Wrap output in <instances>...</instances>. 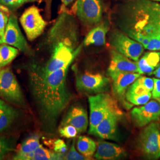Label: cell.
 Listing matches in <instances>:
<instances>
[{
  "label": "cell",
  "mask_w": 160,
  "mask_h": 160,
  "mask_svg": "<svg viewBox=\"0 0 160 160\" xmlns=\"http://www.w3.org/2000/svg\"><path fill=\"white\" fill-rule=\"evenodd\" d=\"M69 65L44 77L29 74L30 86L42 128L52 132L71 98L67 84Z\"/></svg>",
  "instance_id": "6da1fadb"
},
{
  "label": "cell",
  "mask_w": 160,
  "mask_h": 160,
  "mask_svg": "<svg viewBox=\"0 0 160 160\" xmlns=\"http://www.w3.org/2000/svg\"><path fill=\"white\" fill-rule=\"evenodd\" d=\"M113 16L117 24L126 34L140 32L157 37L160 32V4L156 1L125 0L116 7Z\"/></svg>",
  "instance_id": "7a4b0ae2"
},
{
  "label": "cell",
  "mask_w": 160,
  "mask_h": 160,
  "mask_svg": "<svg viewBox=\"0 0 160 160\" xmlns=\"http://www.w3.org/2000/svg\"><path fill=\"white\" fill-rule=\"evenodd\" d=\"M90 106V127L88 133L92 135L96 126L111 112L120 110L114 98L102 92L88 97Z\"/></svg>",
  "instance_id": "3957f363"
},
{
  "label": "cell",
  "mask_w": 160,
  "mask_h": 160,
  "mask_svg": "<svg viewBox=\"0 0 160 160\" xmlns=\"http://www.w3.org/2000/svg\"><path fill=\"white\" fill-rule=\"evenodd\" d=\"M72 9L80 22L87 28H94L103 20L102 0H76Z\"/></svg>",
  "instance_id": "277c9868"
},
{
  "label": "cell",
  "mask_w": 160,
  "mask_h": 160,
  "mask_svg": "<svg viewBox=\"0 0 160 160\" xmlns=\"http://www.w3.org/2000/svg\"><path fill=\"white\" fill-rule=\"evenodd\" d=\"M138 147L149 160L160 158V131L158 125L151 122L145 127L138 138Z\"/></svg>",
  "instance_id": "5b68a950"
},
{
  "label": "cell",
  "mask_w": 160,
  "mask_h": 160,
  "mask_svg": "<svg viewBox=\"0 0 160 160\" xmlns=\"http://www.w3.org/2000/svg\"><path fill=\"white\" fill-rule=\"evenodd\" d=\"M0 96L7 102L23 108L26 100L15 75L9 68L0 71Z\"/></svg>",
  "instance_id": "8992f818"
},
{
  "label": "cell",
  "mask_w": 160,
  "mask_h": 160,
  "mask_svg": "<svg viewBox=\"0 0 160 160\" xmlns=\"http://www.w3.org/2000/svg\"><path fill=\"white\" fill-rule=\"evenodd\" d=\"M110 43L114 50L136 62L138 61L145 49L142 44L117 29L111 32Z\"/></svg>",
  "instance_id": "52a82bcc"
},
{
  "label": "cell",
  "mask_w": 160,
  "mask_h": 160,
  "mask_svg": "<svg viewBox=\"0 0 160 160\" xmlns=\"http://www.w3.org/2000/svg\"><path fill=\"white\" fill-rule=\"evenodd\" d=\"M110 80L100 73L85 72L76 77V88L80 93L97 94L109 90Z\"/></svg>",
  "instance_id": "ba28073f"
},
{
  "label": "cell",
  "mask_w": 160,
  "mask_h": 160,
  "mask_svg": "<svg viewBox=\"0 0 160 160\" xmlns=\"http://www.w3.org/2000/svg\"><path fill=\"white\" fill-rule=\"evenodd\" d=\"M20 22L30 41H33L42 34L47 23L40 14L39 8L31 6L27 8L20 18Z\"/></svg>",
  "instance_id": "9c48e42d"
},
{
  "label": "cell",
  "mask_w": 160,
  "mask_h": 160,
  "mask_svg": "<svg viewBox=\"0 0 160 160\" xmlns=\"http://www.w3.org/2000/svg\"><path fill=\"white\" fill-rule=\"evenodd\" d=\"M108 74L112 80V88L114 97L126 108L132 106L126 101L125 94L129 87L138 79L141 74L137 72H127L108 71Z\"/></svg>",
  "instance_id": "30bf717a"
},
{
  "label": "cell",
  "mask_w": 160,
  "mask_h": 160,
  "mask_svg": "<svg viewBox=\"0 0 160 160\" xmlns=\"http://www.w3.org/2000/svg\"><path fill=\"white\" fill-rule=\"evenodd\" d=\"M133 125L138 128L147 126L149 123L159 120L160 103L158 100H151L142 106L135 108L131 112Z\"/></svg>",
  "instance_id": "8fae6325"
},
{
  "label": "cell",
  "mask_w": 160,
  "mask_h": 160,
  "mask_svg": "<svg viewBox=\"0 0 160 160\" xmlns=\"http://www.w3.org/2000/svg\"><path fill=\"white\" fill-rule=\"evenodd\" d=\"M2 43L14 46L25 53L28 54L30 52L29 45L18 26L17 17L14 14H11L8 18Z\"/></svg>",
  "instance_id": "7c38bea8"
},
{
  "label": "cell",
  "mask_w": 160,
  "mask_h": 160,
  "mask_svg": "<svg viewBox=\"0 0 160 160\" xmlns=\"http://www.w3.org/2000/svg\"><path fill=\"white\" fill-rule=\"evenodd\" d=\"M122 115L121 110L110 113L98 123L92 135L102 139L117 140L118 125Z\"/></svg>",
  "instance_id": "4fadbf2b"
},
{
  "label": "cell",
  "mask_w": 160,
  "mask_h": 160,
  "mask_svg": "<svg viewBox=\"0 0 160 160\" xmlns=\"http://www.w3.org/2000/svg\"><path fill=\"white\" fill-rule=\"evenodd\" d=\"M72 125L78 130L79 134L87 131L88 125V114L85 109L78 105L71 107L63 117L59 127Z\"/></svg>",
  "instance_id": "5bb4252c"
},
{
  "label": "cell",
  "mask_w": 160,
  "mask_h": 160,
  "mask_svg": "<svg viewBox=\"0 0 160 160\" xmlns=\"http://www.w3.org/2000/svg\"><path fill=\"white\" fill-rule=\"evenodd\" d=\"M126 155L125 149L119 145L107 141H99L97 143L94 158L100 160H119Z\"/></svg>",
  "instance_id": "9a60e30c"
},
{
  "label": "cell",
  "mask_w": 160,
  "mask_h": 160,
  "mask_svg": "<svg viewBox=\"0 0 160 160\" xmlns=\"http://www.w3.org/2000/svg\"><path fill=\"white\" fill-rule=\"evenodd\" d=\"M152 93L137 79L129 87L125 94L126 101L131 105L141 106L148 103Z\"/></svg>",
  "instance_id": "2e32d148"
},
{
  "label": "cell",
  "mask_w": 160,
  "mask_h": 160,
  "mask_svg": "<svg viewBox=\"0 0 160 160\" xmlns=\"http://www.w3.org/2000/svg\"><path fill=\"white\" fill-rule=\"evenodd\" d=\"M110 57L111 60L108 71L139 73L137 62L132 61L116 50H111Z\"/></svg>",
  "instance_id": "e0dca14e"
},
{
  "label": "cell",
  "mask_w": 160,
  "mask_h": 160,
  "mask_svg": "<svg viewBox=\"0 0 160 160\" xmlns=\"http://www.w3.org/2000/svg\"><path fill=\"white\" fill-rule=\"evenodd\" d=\"M109 30L108 20H102V22L94 26L86 36L83 45L85 46L94 45L103 46L106 43V35Z\"/></svg>",
  "instance_id": "ac0fdd59"
},
{
  "label": "cell",
  "mask_w": 160,
  "mask_h": 160,
  "mask_svg": "<svg viewBox=\"0 0 160 160\" xmlns=\"http://www.w3.org/2000/svg\"><path fill=\"white\" fill-rule=\"evenodd\" d=\"M19 115L18 109L0 99V133L10 128Z\"/></svg>",
  "instance_id": "d6986e66"
},
{
  "label": "cell",
  "mask_w": 160,
  "mask_h": 160,
  "mask_svg": "<svg viewBox=\"0 0 160 160\" xmlns=\"http://www.w3.org/2000/svg\"><path fill=\"white\" fill-rule=\"evenodd\" d=\"M160 61V52H149L145 53L137 61L139 73L141 74H152L155 69L158 67Z\"/></svg>",
  "instance_id": "ffe728a7"
},
{
  "label": "cell",
  "mask_w": 160,
  "mask_h": 160,
  "mask_svg": "<svg viewBox=\"0 0 160 160\" xmlns=\"http://www.w3.org/2000/svg\"><path fill=\"white\" fill-rule=\"evenodd\" d=\"M40 145V136L39 135L33 134L29 136L19 145L12 159L23 160L25 155L33 152Z\"/></svg>",
  "instance_id": "44dd1931"
},
{
  "label": "cell",
  "mask_w": 160,
  "mask_h": 160,
  "mask_svg": "<svg viewBox=\"0 0 160 160\" xmlns=\"http://www.w3.org/2000/svg\"><path fill=\"white\" fill-rule=\"evenodd\" d=\"M77 148L80 154L90 160L96 152L97 143L90 138L80 136L77 139Z\"/></svg>",
  "instance_id": "7402d4cb"
},
{
  "label": "cell",
  "mask_w": 160,
  "mask_h": 160,
  "mask_svg": "<svg viewBox=\"0 0 160 160\" xmlns=\"http://www.w3.org/2000/svg\"><path fill=\"white\" fill-rule=\"evenodd\" d=\"M0 54L2 58L0 67L2 68L11 63L17 57L18 54V49L8 44L1 43L0 45Z\"/></svg>",
  "instance_id": "603a6c76"
},
{
  "label": "cell",
  "mask_w": 160,
  "mask_h": 160,
  "mask_svg": "<svg viewBox=\"0 0 160 160\" xmlns=\"http://www.w3.org/2000/svg\"><path fill=\"white\" fill-rule=\"evenodd\" d=\"M32 160H63L64 155L45 148L42 145L33 152Z\"/></svg>",
  "instance_id": "cb8c5ba5"
},
{
  "label": "cell",
  "mask_w": 160,
  "mask_h": 160,
  "mask_svg": "<svg viewBox=\"0 0 160 160\" xmlns=\"http://www.w3.org/2000/svg\"><path fill=\"white\" fill-rule=\"evenodd\" d=\"M14 151L16 149L14 140L0 135V160Z\"/></svg>",
  "instance_id": "d4e9b609"
},
{
  "label": "cell",
  "mask_w": 160,
  "mask_h": 160,
  "mask_svg": "<svg viewBox=\"0 0 160 160\" xmlns=\"http://www.w3.org/2000/svg\"><path fill=\"white\" fill-rule=\"evenodd\" d=\"M10 16L9 8L6 6L0 4V36L1 43H2L6 26L8 23Z\"/></svg>",
  "instance_id": "484cf974"
},
{
  "label": "cell",
  "mask_w": 160,
  "mask_h": 160,
  "mask_svg": "<svg viewBox=\"0 0 160 160\" xmlns=\"http://www.w3.org/2000/svg\"><path fill=\"white\" fill-rule=\"evenodd\" d=\"M59 133L62 137L68 139L75 138L79 134L78 130L72 125H65V126L59 127Z\"/></svg>",
  "instance_id": "4316f807"
},
{
  "label": "cell",
  "mask_w": 160,
  "mask_h": 160,
  "mask_svg": "<svg viewBox=\"0 0 160 160\" xmlns=\"http://www.w3.org/2000/svg\"><path fill=\"white\" fill-rule=\"evenodd\" d=\"M75 140L74 139L71 145V148L69 150L68 152L66 153L63 156V160H88L83 155L78 153L75 147Z\"/></svg>",
  "instance_id": "83f0119b"
},
{
  "label": "cell",
  "mask_w": 160,
  "mask_h": 160,
  "mask_svg": "<svg viewBox=\"0 0 160 160\" xmlns=\"http://www.w3.org/2000/svg\"><path fill=\"white\" fill-rule=\"evenodd\" d=\"M53 148L54 152L61 154L65 155L68 151V147L67 144L62 139H60L54 141L53 143Z\"/></svg>",
  "instance_id": "f1b7e54d"
},
{
  "label": "cell",
  "mask_w": 160,
  "mask_h": 160,
  "mask_svg": "<svg viewBox=\"0 0 160 160\" xmlns=\"http://www.w3.org/2000/svg\"><path fill=\"white\" fill-rule=\"evenodd\" d=\"M138 80L139 81L145 86L147 88H148L150 92H152L153 88H154V81L153 78H150L148 77H142L140 76Z\"/></svg>",
  "instance_id": "f546056e"
},
{
  "label": "cell",
  "mask_w": 160,
  "mask_h": 160,
  "mask_svg": "<svg viewBox=\"0 0 160 160\" xmlns=\"http://www.w3.org/2000/svg\"><path fill=\"white\" fill-rule=\"evenodd\" d=\"M153 79L154 81V85L152 90V97L155 100H158L160 98V79Z\"/></svg>",
  "instance_id": "4dcf8cb0"
},
{
  "label": "cell",
  "mask_w": 160,
  "mask_h": 160,
  "mask_svg": "<svg viewBox=\"0 0 160 160\" xmlns=\"http://www.w3.org/2000/svg\"><path fill=\"white\" fill-rule=\"evenodd\" d=\"M17 0H0V4L6 6L8 8L16 9V8Z\"/></svg>",
  "instance_id": "1f68e13d"
},
{
  "label": "cell",
  "mask_w": 160,
  "mask_h": 160,
  "mask_svg": "<svg viewBox=\"0 0 160 160\" xmlns=\"http://www.w3.org/2000/svg\"><path fill=\"white\" fill-rule=\"evenodd\" d=\"M38 1H39V0H17L16 8L20 7V6H22L27 2H36Z\"/></svg>",
  "instance_id": "d6a6232c"
},
{
  "label": "cell",
  "mask_w": 160,
  "mask_h": 160,
  "mask_svg": "<svg viewBox=\"0 0 160 160\" xmlns=\"http://www.w3.org/2000/svg\"><path fill=\"white\" fill-rule=\"evenodd\" d=\"M152 74H154L155 77L160 78V65L159 67H157V68L156 70L154 71V72H152Z\"/></svg>",
  "instance_id": "836d02e7"
},
{
  "label": "cell",
  "mask_w": 160,
  "mask_h": 160,
  "mask_svg": "<svg viewBox=\"0 0 160 160\" xmlns=\"http://www.w3.org/2000/svg\"><path fill=\"white\" fill-rule=\"evenodd\" d=\"M75 0H62L63 5L65 6H68L70 4L74 2Z\"/></svg>",
  "instance_id": "e575fe53"
},
{
  "label": "cell",
  "mask_w": 160,
  "mask_h": 160,
  "mask_svg": "<svg viewBox=\"0 0 160 160\" xmlns=\"http://www.w3.org/2000/svg\"><path fill=\"white\" fill-rule=\"evenodd\" d=\"M1 62H2V58H1V54H0V66H1ZM0 68H1V67H0Z\"/></svg>",
  "instance_id": "d590c367"
},
{
  "label": "cell",
  "mask_w": 160,
  "mask_h": 160,
  "mask_svg": "<svg viewBox=\"0 0 160 160\" xmlns=\"http://www.w3.org/2000/svg\"><path fill=\"white\" fill-rule=\"evenodd\" d=\"M151 1H156V2H160V0H151Z\"/></svg>",
  "instance_id": "8d00e7d4"
},
{
  "label": "cell",
  "mask_w": 160,
  "mask_h": 160,
  "mask_svg": "<svg viewBox=\"0 0 160 160\" xmlns=\"http://www.w3.org/2000/svg\"><path fill=\"white\" fill-rule=\"evenodd\" d=\"M158 38L160 40V32L159 33V34L158 35Z\"/></svg>",
  "instance_id": "74e56055"
},
{
  "label": "cell",
  "mask_w": 160,
  "mask_h": 160,
  "mask_svg": "<svg viewBox=\"0 0 160 160\" xmlns=\"http://www.w3.org/2000/svg\"><path fill=\"white\" fill-rule=\"evenodd\" d=\"M158 100V102H160V98H158V100Z\"/></svg>",
  "instance_id": "f35d334b"
},
{
  "label": "cell",
  "mask_w": 160,
  "mask_h": 160,
  "mask_svg": "<svg viewBox=\"0 0 160 160\" xmlns=\"http://www.w3.org/2000/svg\"><path fill=\"white\" fill-rule=\"evenodd\" d=\"M1 69H2V68H0V71H1Z\"/></svg>",
  "instance_id": "ab89813d"
},
{
  "label": "cell",
  "mask_w": 160,
  "mask_h": 160,
  "mask_svg": "<svg viewBox=\"0 0 160 160\" xmlns=\"http://www.w3.org/2000/svg\"><path fill=\"white\" fill-rule=\"evenodd\" d=\"M0 43H1V40H0Z\"/></svg>",
  "instance_id": "60d3db41"
},
{
  "label": "cell",
  "mask_w": 160,
  "mask_h": 160,
  "mask_svg": "<svg viewBox=\"0 0 160 160\" xmlns=\"http://www.w3.org/2000/svg\"><path fill=\"white\" fill-rule=\"evenodd\" d=\"M0 40H1V36H0Z\"/></svg>",
  "instance_id": "b9f144b4"
},
{
  "label": "cell",
  "mask_w": 160,
  "mask_h": 160,
  "mask_svg": "<svg viewBox=\"0 0 160 160\" xmlns=\"http://www.w3.org/2000/svg\"><path fill=\"white\" fill-rule=\"evenodd\" d=\"M0 45H1V43H0Z\"/></svg>",
  "instance_id": "7bdbcfd3"
}]
</instances>
